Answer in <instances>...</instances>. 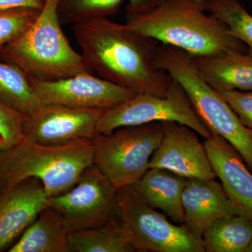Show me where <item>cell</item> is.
<instances>
[{
	"mask_svg": "<svg viewBox=\"0 0 252 252\" xmlns=\"http://www.w3.org/2000/svg\"><path fill=\"white\" fill-rule=\"evenodd\" d=\"M123 226L135 252H205L203 237L156 211L128 187L118 189Z\"/></svg>",
	"mask_w": 252,
	"mask_h": 252,
	"instance_id": "obj_7",
	"label": "cell"
},
{
	"mask_svg": "<svg viewBox=\"0 0 252 252\" xmlns=\"http://www.w3.org/2000/svg\"><path fill=\"white\" fill-rule=\"evenodd\" d=\"M126 23L141 35L193 57L246 50L223 23L207 12L203 0H165L140 11H127Z\"/></svg>",
	"mask_w": 252,
	"mask_h": 252,
	"instance_id": "obj_2",
	"label": "cell"
},
{
	"mask_svg": "<svg viewBox=\"0 0 252 252\" xmlns=\"http://www.w3.org/2000/svg\"><path fill=\"white\" fill-rule=\"evenodd\" d=\"M124 0H59L61 24L84 22L114 16ZM127 11H137L152 6V0H127Z\"/></svg>",
	"mask_w": 252,
	"mask_h": 252,
	"instance_id": "obj_21",
	"label": "cell"
},
{
	"mask_svg": "<svg viewBox=\"0 0 252 252\" xmlns=\"http://www.w3.org/2000/svg\"><path fill=\"white\" fill-rule=\"evenodd\" d=\"M162 137L160 122L126 126L97 135L92 140L94 164L117 189L128 187L149 170Z\"/></svg>",
	"mask_w": 252,
	"mask_h": 252,
	"instance_id": "obj_6",
	"label": "cell"
},
{
	"mask_svg": "<svg viewBox=\"0 0 252 252\" xmlns=\"http://www.w3.org/2000/svg\"><path fill=\"white\" fill-rule=\"evenodd\" d=\"M28 116L0 100V152L11 148L26 137L23 126Z\"/></svg>",
	"mask_w": 252,
	"mask_h": 252,
	"instance_id": "obj_25",
	"label": "cell"
},
{
	"mask_svg": "<svg viewBox=\"0 0 252 252\" xmlns=\"http://www.w3.org/2000/svg\"><path fill=\"white\" fill-rule=\"evenodd\" d=\"M244 125L252 130V91H219Z\"/></svg>",
	"mask_w": 252,
	"mask_h": 252,
	"instance_id": "obj_26",
	"label": "cell"
},
{
	"mask_svg": "<svg viewBox=\"0 0 252 252\" xmlns=\"http://www.w3.org/2000/svg\"><path fill=\"white\" fill-rule=\"evenodd\" d=\"M105 110L42 104L28 116L23 133L29 140L49 146L92 140L98 135L97 126Z\"/></svg>",
	"mask_w": 252,
	"mask_h": 252,
	"instance_id": "obj_11",
	"label": "cell"
},
{
	"mask_svg": "<svg viewBox=\"0 0 252 252\" xmlns=\"http://www.w3.org/2000/svg\"><path fill=\"white\" fill-rule=\"evenodd\" d=\"M182 203L184 223L202 237L217 220L236 215L221 184L215 180L187 179Z\"/></svg>",
	"mask_w": 252,
	"mask_h": 252,
	"instance_id": "obj_15",
	"label": "cell"
},
{
	"mask_svg": "<svg viewBox=\"0 0 252 252\" xmlns=\"http://www.w3.org/2000/svg\"><path fill=\"white\" fill-rule=\"evenodd\" d=\"M44 3L41 0H0V10L18 7L42 9Z\"/></svg>",
	"mask_w": 252,
	"mask_h": 252,
	"instance_id": "obj_27",
	"label": "cell"
},
{
	"mask_svg": "<svg viewBox=\"0 0 252 252\" xmlns=\"http://www.w3.org/2000/svg\"><path fill=\"white\" fill-rule=\"evenodd\" d=\"M203 4L207 12L223 23L252 55V16L243 4L238 0H203Z\"/></svg>",
	"mask_w": 252,
	"mask_h": 252,
	"instance_id": "obj_23",
	"label": "cell"
},
{
	"mask_svg": "<svg viewBox=\"0 0 252 252\" xmlns=\"http://www.w3.org/2000/svg\"><path fill=\"white\" fill-rule=\"evenodd\" d=\"M49 197L35 178L0 193V252L7 251L48 207Z\"/></svg>",
	"mask_w": 252,
	"mask_h": 252,
	"instance_id": "obj_13",
	"label": "cell"
},
{
	"mask_svg": "<svg viewBox=\"0 0 252 252\" xmlns=\"http://www.w3.org/2000/svg\"><path fill=\"white\" fill-rule=\"evenodd\" d=\"M246 252H252V240L251 243H250V245H249L248 250H247Z\"/></svg>",
	"mask_w": 252,
	"mask_h": 252,
	"instance_id": "obj_29",
	"label": "cell"
},
{
	"mask_svg": "<svg viewBox=\"0 0 252 252\" xmlns=\"http://www.w3.org/2000/svg\"><path fill=\"white\" fill-rule=\"evenodd\" d=\"M159 67L185 89L195 112L212 135L231 144L252 172V130L244 125L229 104L202 77L193 58L173 46L159 44Z\"/></svg>",
	"mask_w": 252,
	"mask_h": 252,
	"instance_id": "obj_5",
	"label": "cell"
},
{
	"mask_svg": "<svg viewBox=\"0 0 252 252\" xmlns=\"http://www.w3.org/2000/svg\"><path fill=\"white\" fill-rule=\"evenodd\" d=\"M48 206L59 212L70 232L122 221L117 189L94 163L72 189L49 198Z\"/></svg>",
	"mask_w": 252,
	"mask_h": 252,
	"instance_id": "obj_8",
	"label": "cell"
},
{
	"mask_svg": "<svg viewBox=\"0 0 252 252\" xmlns=\"http://www.w3.org/2000/svg\"><path fill=\"white\" fill-rule=\"evenodd\" d=\"M187 179L165 169L150 168L130 187L149 206L175 223H184L182 194Z\"/></svg>",
	"mask_w": 252,
	"mask_h": 252,
	"instance_id": "obj_16",
	"label": "cell"
},
{
	"mask_svg": "<svg viewBox=\"0 0 252 252\" xmlns=\"http://www.w3.org/2000/svg\"><path fill=\"white\" fill-rule=\"evenodd\" d=\"M0 100L27 115L42 105L28 74L16 64L4 61L0 62Z\"/></svg>",
	"mask_w": 252,
	"mask_h": 252,
	"instance_id": "obj_22",
	"label": "cell"
},
{
	"mask_svg": "<svg viewBox=\"0 0 252 252\" xmlns=\"http://www.w3.org/2000/svg\"><path fill=\"white\" fill-rule=\"evenodd\" d=\"M153 4H158V3L162 2V1H165V0H152Z\"/></svg>",
	"mask_w": 252,
	"mask_h": 252,
	"instance_id": "obj_28",
	"label": "cell"
},
{
	"mask_svg": "<svg viewBox=\"0 0 252 252\" xmlns=\"http://www.w3.org/2000/svg\"><path fill=\"white\" fill-rule=\"evenodd\" d=\"M160 124L161 142L151 158L149 169H165L187 179L215 180L216 174L198 133L179 123Z\"/></svg>",
	"mask_w": 252,
	"mask_h": 252,
	"instance_id": "obj_12",
	"label": "cell"
},
{
	"mask_svg": "<svg viewBox=\"0 0 252 252\" xmlns=\"http://www.w3.org/2000/svg\"><path fill=\"white\" fill-rule=\"evenodd\" d=\"M162 122L187 126L205 140L212 136L195 112L185 89L174 79L165 95L138 94L106 109L99 120L97 133L108 135L119 127Z\"/></svg>",
	"mask_w": 252,
	"mask_h": 252,
	"instance_id": "obj_9",
	"label": "cell"
},
{
	"mask_svg": "<svg viewBox=\"0 0 252 252\" xmlns=\"http://www.w3.org/2000/svg\"><path fill=\"white\" fill-rule=\"evenodd\" d=\"M192 58L202 77L217 91H252V55L233 51Z\"/></svg>",
	"mask_w": 252,
	"mask_h": 252,
	"instance_id": "obj_17",
	"label": "cell"
},
{
	"mask_svg": "<svg viewBox=\"0 0 252 252\" xmlns=\"http://www.w3.org/2000/svg\"><path fill=\"white\" fill-rule=\"evenodd\" d=\"M132 252L135 249L122 221L69 233V252Z\"/></svg>",
	"mask_w": 252,
	"mask_h": 252,
	"instance_id": "obj_19",
	"label": "cell"
},
{
	"mask_svg": "<svg viewBox=\"0 0 252 252\" xmlns=\"http://www.w3.org/2000/svg\"><path fill=\"white\" fill-rule=\"evenodd\" d=\"M69 233L62 216L48 206L8 252H69Z\"/></svg>",
	"mask_w": 252,
	"mask_h": 252,
	"instance_id": "obj_18",
	"label": "cell"
},
{
	"mask_svg": "<svg viewBox=\"0 0 252 252\" xmlns=\"http://www.w3.org/2000/svg\"><path fill=\"white\" fill-rule=\"evenodd\" d=\"M41 1H44V0H41Z\"/></svg>",
	"mask_w": 252,
	"mask_h": 252,
	"instance_id": "obj_30",
	"label": "cell"
},
{
	"mask_svg": "<svg viewBox=\"0 0 252 252\" xmlns=\"http://www.w3.org/2000/svg\"><path fill=\"white\" fill-rule=\"evenodd\" d=\"M41 10L32 7L0 10V51L22 35Z\"/></svg>",
	"mask_w": 252,
	"mask_h": 252,
	"instance_id": "obj_24",
	"label": "cell"
},
{
	"mask_svg": "<svg viewBox=\"0 0 252 252\" xmlns=\"http://www.w3.org/2000/svg\"><path fill=\"white\" fill-rule=\"evenodd\" d=\"M94 163L92 140L49 146L25 137L0 152V193L30 178L42 184L49 198L65 193Z\"/></svg>",
	"mask_w": 252,
	"mask_h": 252,
	"instance_id": "obj_3",
	"label": "cell"
},
{
	"mask_svg": "<svg viewBox=\"0 0 252 252\" xmlns=\"http://www.w3.org/2000/svg\"><path fill=\"white\" fill-rule=\"evenodd\" d=\"M58 4L59 0H44L34 23L18 39L0 51V59L40 81H58L91 72L63 32Z\"/></svg>",
	"mask_w": 252,
	"mask_h": 252,
	"instance_id": "obj_4",
	"label": "cell"
},
{
	"mask_svg": "<svg viewBox=\"0 0 252 252\" xmlns=\"http://www.w3.org/2000/svg\"><path fill=\"white\" fill-rule=\"evenodd\" d=\"M204 144L235 215L252 221V172L236 149L220 136L212 135Z\"/></svg>",
	"mask_w": 252,
	"mask_h": 252,
	"instance_id": "obj_14",
	"label": "cell"
},
{
	"mask_svg": "<svg viewBox=\"0 0 252 252\" xmlns=\"http://www.w3.org/2000/svg\"><path fill=\"white\" fill-rule=\"evenodd\" d=\"M203 239L207 252H246L252 240V221L240 215L221 219Z\"/></svg>",
	"mask_w": 252,
	"mask_h": 252,
	"instance_id": "obj_20",
	"label": "cell"
},
{
	"mask_svg": "<svg viewBox=\"0 0 252 252\" xmlns=\"http://www.w3.org/2000/svg\"><path fill=\"white\" fill-rule=\"evenodd\" d=\"M72 31L90 72L138 94H167L173 79L158 64L157 41L108 18L75 23Z\"/></svg>",
	"mask_w": 252,
	"mask_h": 252,
	"instance_id": "obj_1",
	"label": "cell"
},
{
	"mask_svg": "<svg viewBox=\"0 0 252 252\" xmlns=\"http://www.w3.org/2000/svg\"><path fill=\"white\" fill-rule=\"evenodd\" d=\"M42 104H57L81 109H107L132 98L138 93L114 84L91 72L53 81L29 77Z\"/></svg>",
	"mask_w": 252,
	"mask_h": 252,
	"instance_id": "obj_10",
	"label": "cell"
}]
</instances>
